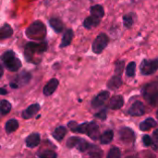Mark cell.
<instances>
[{"mask_svg":"<svg viewBox=\"0 0 158 158\" xmlns=\"http://www.w3.org/2000/svg\"><path fill=\"white\" fill-rule=\"evenodd\" d=\"M47 50V44L45 42L34 43L30 42L26 44L24 49V56L27 61L31 63H39L37 57Z\"/></svg>","mask_w":158,"mask_h":158,"instance_id":"1","label":"cell"},{"mask_svg":"<svg viewBox=\"0 0 158 158\" xmlns=\"http://www.w3.org/2000/svg\"><path fill=\"white\" fill-rule=\"evenodd\" d=\"M25 33L31 40L43 41L46 35V27L41 20H36L26 29Z\"/></svg>","mask_w":158,"mask_h":158,"instance_id":"2","label":"cell"},{"mask_svg":"<svg viewBox=\"0 0 158 158\" xmlns=\"http://www.w3.org/2000/svg\"><path fill=\"white\" fill-rule=\"evenodd\" d=\"M1 60L9 71H17L21 68V62L11 50L6 51L1 56Z\"/></svg>","mask_w":158,"mask_h":158,"instance_id":"3","label":"cell"},{"mask_svg":"<svg viewBox=\"0 0 158 158\" xmlns=\"http://www.w3.org/2000/svg\"><path fill=\"white\" fill-rule=\"evenodd\" d=\"M143 95L150 105H156L158 102V82L154 81L143 88Z\"/></svg>","mask_w":158,"mask_h":158,"instance_id":"4","label":"cell"},{"mask_svg":"<svg viewBox=\"0 0 158 158\" xmlns=\"http://www.w3.org/2000/svg\"><path fill=\"white\" fill-rule=\"evenodd\" d=\"M108 42H109V38L106 33L102 32L98 34L92 44L93 52L94 54H101L104 51V49L107 46Z\"/></svg>","mask_w":158,"mask_h":158,"instance_id":"5","label":"cell"},{"mask_svg":"<svg viewBox=\"0 0 158 158\" xmlns=\"http://www.w3.org/2000/svg\"><path fill=\"white\" fill-rule=\"evenodd\" d=\"M158 69V59H143L140 65V70L143 75H152Z\"/></svg>","mask_w":158,"mask_h":158,"instance_id":"6","label":"cell"},{"mask_svg":"<svg viewBox=\"0 0 158 158\" xmlns=\"http://www.w3.org/2000/svg\"><path fill=\"white\" fill-rule=\"evenodd\" d=\"M67 146L69 148H77L80 152H85L90 148V144L87 141L78 138V137H71L67 142Z\"/></svg>","mask_w":158,"mask_h":158,"instance_id":"7","label":"cell"},{"mask_svg":"<svg viewBox=\"0 0 158 158\" xmlns=\"http://www.w3.org/2000/svg\"><path fill=\"white\" fill-rule=\"evenodd\" d=\"M31 80V74L27 71H23L17 76V78L10 82L11 88H19L21 85L27 84Z\"/></svg>","mask_w":158,"mask_h":158,"instance_id":"8","label":"cell"},{"mask_svg":"<svg viewBox=\"0 0 158 158\" xmlns=\"http://www.w3.org/2000/svg\"><path fill=\"white\" fill-rule=\"evenodd\" d=\"M119 138L124 143H131L135 140V133L131 128H123L119 131Z\"/></svg>","mask_w":158,"mask_h":158,"instance_id":"9","label":"cell"},{"mask_svg":"<svg viewBox=\"0 0 158 158\" xmlns=\"http://www.w3.org/2000/svg\"><path fill=\"white\" fill-rule=\"evenodd\" d=\"M109 97V92L107 91H103L101 92L99 94H97L92 101V106L94 108H97V107H100L102 106L106 102V100L108 99Z\"/></svg>","mask_w":158,"mask_h":158,"instance_id":"10","label":"cell"},{"mask_svg":"<svg viewBox=\"0 0 158 158\" xmlns=\"http://www.w3.org/2000/svg\"><path fill=\"white\" fill-rule=\"evenodd\" d=\"M92 140L96 141L99 136H100V131L99 127L95 122H90L87 124V129H86V133Z\"/></svg>","mask_w":158,"mask_h":158,"instance_id":"11","label":"cell"},{"mask_svg":"<svg viewBox=\"0 0 158 158\" xmlns=\"http://www.w3.org/2000/svg\"><path fill=\"white\" fill-rule=\"evenodd\" d=\"M144 112H145L144 106L140 101H136L135 103H133V105L129 109V114L131 116H132V117H140V116H143L144 114Z\"/></svg>","mask_w":158,"mask_h":158,"instance_id":"12","label":"cell"},{"mask_svg":"<svg viewBox=\"0 0 158 158\" xmlns=\"http://www.w3.org/2000/svg\"><path fill=\"white\" fill-rule=\"evenodd\" d=\"M58 84H59V81H58V80L57 79H51L47 83H46V85L44 87V89H43V93H44V95H46V96H49V95H51V94H54V92L56 90V88L58 87Z\"/></svg>","mask_w":158,"mask_h":158,"instance_id":"13","label":"cell"},{"mask_svg":"<svg viewBox=\"0 0 158 158\" xmlns=\"http://www.w3.org/2000/svg\"><path fill=\"white\" fill-rule=\"evenodd\" d=\"M40 110V106L38 104H33L27 107L24 111H22L21 116L24 119H29L32 117H34Z\"/></svg>","mask_w":158,"mask_h":158,"instance_id":"14","label":"cell"},{"mask_svg":"<svg viewBox=\"0 0 158 158\" xmlns=\"http://www.w3.org/2000/svg\"><path fill=\"white\" fill-rule=\"evenodd\" d=\"M124 105V99L121 95H115L113 96L108 103V106L109 108L113 109V110H118L119 108H121Z\"/></svg>","mask_w":158,"mask_h":158,"instance_id":"15","label":"cell"},{"mask_svg":"<svg viewBox=\"0 0 158 158\" xmlns=\"http://www.w3.org/2000/svg\"><path fill=\"white\" fill-rule=\"evenodd\" d=\"M41 138L39 133H32L26 138V145L29 148H34L40 143Z\"/></svg>","mask_w":158,"mask_h":158,"instance_id":"16","label":"cell"},{"mask_svg":"<svg viewBox=\"0 0 158 158\" xmlns=\"http://www.w3.org/2000/svg\"><path fill=\"white\" fill-rule=\"evenodd\" d=\"M73 36H74V32L71 29H69L65 31L63 37H62V40H61V44H60V47L61 48H64V47H67L69 46L71 42H72V39H73Z\"/></svg>","mask_w":158,"mask_h":158,"instance_id":"17","label":"cell"},{"mask_svg":"<svg viewBox=\"0 0 158 158\" xmlns=\"http://www.w3.org/2000/svg\"><path fill=\"white\" fill-rule=\"evenodd\" d=\"M13 34V29L12 27L6 23L0 27V40H5L9 37H11Z\"/></svg>","mask_w":158,"mask_h":158,"instance_id":"18","label":"cell"},{"mask_svg":"<svg viewBox=\"0 0 158 158\" xmlns=\"http://www.w3.org/2000/svg\"><path fill=\"white\" fill-rule=\"evenodd\" d=\"M100 21H101V19H97V18H95V17H94V16H89V17H87V18L84 19V21H83V26H84L86 29L90 30V29H93V28L97 27V26L99 25Z\"/></svg>","mask_w":158,"mask_h":158,"instance_id":"19","label":"cell"},{"mask_svg":"<svg viewBox=\"0 0 158 158\" xmlns=\"http://www.w3.org/2000/svg\"><path fill=\"white\" fill-rule=\"evenodd\" d=\"M122 85V80L119 75L113 76L107 82V87L111 90H117Z\"/></svg>","mask_w":158,"mask_h":158,"instance_id":"20","label":"cell"},{"mask_svg":"<svg viewBox=\"0 0 158 158\" xmlns=\"http://www.w3.org/2000/svg\"><path fill=\"white\" fill-rule=\"evenodd\" d=\"M90 13H91V16H94L99 19H102V18L105 16L104 7L101 5H94V6H91Z\"/></svg>","mask_w":158,"mask_h":158,"instance_id":"21","label":"cell"},{"mask_svg":"<svg viewBox=\"0 0 158 158\" xmlns=\"http://www.w3.org/2000/svg\"><path fill=\"white\" fill-rule=\"evenodd\" d=\"M49 24H50V26L53 28V30H54L56 32H57V33L61 32V31H63V29H64V24H63V22H62L59 19H57V18H52V19H50Z\"/></svg>","mask_w":158,"mask_h":158,"instance_id":"22","label":"cell"},{"mask_svg":"<svg viewBox=\"0 0 158 158\" xmlns=\"http://www.w3.org/2000/svg\"><path fill=\"white\" fill-rule=\"evenodd\" d=\"M156 121L154 119V118H146L144 121H143L141 124H140V129H141V131H149L150 129H152V128H155V127H156Z\"/></svg>","mask_w":158,"mask_h":158,"instance_id":"23","label":"cell"},{"mask_svg":"<svg viewBox=\"0 0 158 158\" xmlns=\"http://www.w3.org/2000/svg\"><path fill=\"white\" fill-rule=\"evenodd\" d=\"M137 17L134 13H129L127 15L123 16V24L126 28L130 29L133 26L135 20H136Z\"/></svg>","mask_w":158,"mask_h":158,"instance_id":"24","label":"cell"},{"mask_svg":"<svg viewBox=\"0 0 158 158\" xmlns=\"http://www.w3.org/2000/svg\"><path fill=\"white\" fill-rule=\"evenodd\" d=\"M66 134H67V129H66L65 127H63V126H60V127H57V128L54 131V132H53V137H54L56 141L60 142V141H62V140L64 139V137L66 136Z\"/></svg>","mask_w":158,"mask_h":158,"instance_id":"25","label":"cell"},{"mask_svg":"<svg viewBox=\"0 0 158 158\" xmlns=\"http://www.w3.org/2000/svg\"><path fill=\"white\" fill-rule=\"evenodd\" d=\"M114 138V132L112 131H106L100 137V142L102 144H107L112 142Z\"/></svg>","mask_w":158,"mask_h":158,"instance_id":"26","label":"cell"},{"mask_svg":"<svg viewBox=\"0 0 158 158\" xmlns=\"http://www.w3.org/2000/svg\"><path fill=\"white\" fill-rule=\"evenodd\" d=\"M6 131L7 133H12L15 131L18 130L19 128V122L16 119H9L6 123Z\"/></svg>","mask_w":158,"mask_h":158,"instance_id":"27","label":"cell"},{"mask_svg":"<svg viewBox=\"0 0 158 158\" xmlns=\"http://www.w3.org/2000/svg\"><path fill=\"white\" fill-rule=\"evenodd\" d=\"M10 110H11V105L8 101L6 100L0 101V114L1 115H6L9 113Z\"/></svg>","mask_w":158,"mask_h":158,"instance_id":"28","label":"cell"},{"mask_svg":"<svg viewBox=\"0 0 158 158\" xmlns=\"http://www.w3.org/2000/svg\"><path fill=\"white\" fill-rule=\"evenodd\" d=\"M121 157V152L118 147H113L109 150L106 158H120Z\"/></svg>","mask_w":158,"mask_h":158,"instance_id":"29","label":"cell"},{"mask_svg":"<svg viewBox=\"0 0 158 158\" xmlns=\"http://www.w3.org/2000/svg\"><path fill=\"white\" fill-rule=\"evenodd\" d=\"M135 70H136V64L135 62H131L127 68H126V74L129 77H133L135 75Z\"/></svg>","mask_w":158,"mask_h":158,"instance_id":"30","label":"cell"},{"mask_svg":"<svg viewBox=\"0 0 158 158\" xmlns=\"http://www.w3.org/2000/svg\"><path fill=\"white\" fill-rule=\"evenodd\" d=\"M124 65H125V62L123 60H118L116 62L115 64V72L117 73V75H121L123 69H124Z\"/></svg>","mask_w":158,"mask_h":158,"instance_id":"31","label":"cell"},{"mask_svg":"<svg viewBox=\"0 0 158 158\" xmlns=\"http://www.w3.org/2000/svg\"><path fill=\"white\" fill-rule=\"evenodd\" d=\"M57 156L56 154L54 152V151H51V150H46V151H44L43 153H41L39 155V158H56Z\"/></svg>","mask_w":158,"mask_h":158,"instance_id":"32","label":"cell"},{"mask_svg":"<svg viewBox=\"0 0 158 158\" xmlns=\"http://www.w3.org/2000/svg\"><path fill=\"white\" fill-rule=\"evenodd\" d=\"M152 145L153 148L155 150L158 149V130L155 131L153 133V137H152Z\"/></svg>","mask_w":158,"mask_h":158,"instance_id":"33","label":"cell"},{"mask_svg":"<svg viewBox=\"0 0 158 158\" xmlns=\"http://www.w3.org/2000/svg\"><path fill=\"white\" fill-rule=\"evenodd\" d=\"M143 142L144 146H146V147L152 145V138L149 135H144L143 138Z\"/></svg>","mask_w":158,"mask_h":158,"instance_id":"34","label":"cell"},{"mask_svg":"<svg viewBox=\"0 0 158 158\" xmlns=\"http://www.w3.org/2000/svg\"><path fill=\"white\" fill-rule=\"evenodd\" d=\"M95 118H100L102 120H105L106 118V110H102V111L98 112L97 114H95Z\"/></svg>","mask_w":158,"mask_h":158,"instance_id":"35","label":"cell"},{"mask_svg":"<svg viewBox=\"0 0 158 158\" xmlns=\"http://www.w3.org/2000/svg\"><path fill=\"white\" fill-rule=\"evenodd\" d=\"M7 94L6 90L4 89V88H0V95H6Z\"/></svg>","mask_w":158,"mask_h":158,"instance_id":"36","label":"cell"},{"mask_svg":"<svg viewBox=\"0 0 158 158\" xmlns=\"http://www.w3.org/2000/svg\"><path fill=\"white\" fill-rule=\"evenodd\" d=\"M3 74H4V69H3V67H2V65H0V78L3 76Z\"/></svg>","mask_w":158,"mask_h":158,"instance_id":"37","label":"cell"},{"mask_svg":"<svg viewBox=\"0 0 158 158\" xmlns=\"http://www.w3.org/2000/svg\"><path fill=\"white\" fill-rule=\"evenodd\" d=\"M127 158H137L136 156H128Z\"/></svg>","mask_w":158,"mask_h":158,"instance_id":"38","label":"cell"},{"mask_svg":"<svg viewBox=\"0 0 158 158\" xmlns=\"http://www.w3.org/2000/svg\"><path fill=\"white\" fill-rule=\"evenodd\" d=\"M156 116H157V118H158V110H157V113H156Z\"/></svg>","mask_w":158,"mask_h":158,"instance_id":"39","label":"cell"}]
</instances>
